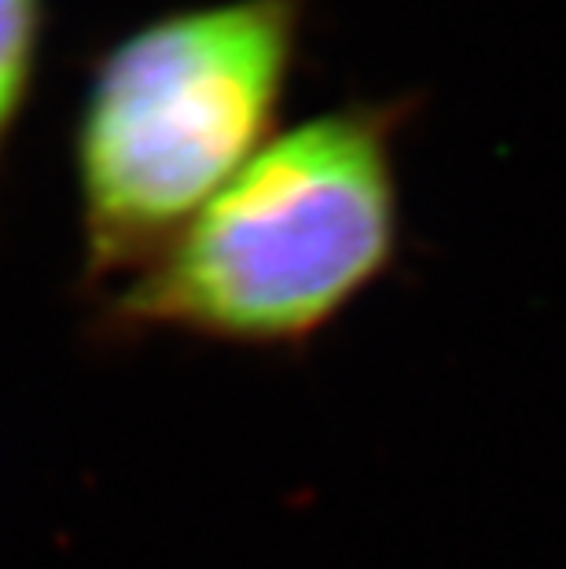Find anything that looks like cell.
I'll return each mask as SVG.
<instances>
[{"label":"cell","mask_w":566,"mask_h":569,"mask_svg":"<svg viewBox=\"0 0 566 569\" xmlns=\"http://www.w3.org/2000/svg\"><path fill=\"white\" fill-rule=\"evenodd\" d=\"M309 4L180 8L100 56L75 129L89 280H132L276 137Z\"/></svg>","instance_id":"2"},{"label":"cell","mask_w":566,"mask_h":569,"mask_svg":"<svg viewBox=\"0 0 566 569\" xmlns=\"http://www.w3.org/2000/svg\"><path fill=\"white\" fill-rule=\"evenodd\" d=\"M405 103H349L280 129L159 258L107 298L115 335L306 349L394 269Z\"/></svg>","instance_id":"1"},{"label":"cell","mask_w":566,"mask_h":569,"mask_svg":"<svg viewBox=\"0 0 566 569\" xmlns=\"http://www.w3.org/2000/svg\"><path fill=\"white\" fill-rule=\"evenodd\" d=\"M48 0H0V166L27 114L41 63Z\"/></svg>","instance_id":"3"}]
</instances>
